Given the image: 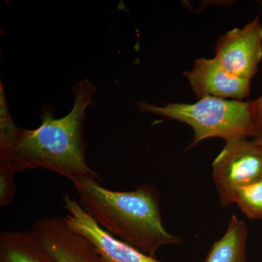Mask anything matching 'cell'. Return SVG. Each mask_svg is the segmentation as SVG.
Returning <instances> with one entry per match:
<instances>
[{"label":"cell","mask_w":262,"mask_h":262,"mask_svg":"<svg viewBox=\"0 0 262 262\" xmlns=\"http://www.w3.org/2000/svg\"><path fill=\"white\" fill-rule=\"evenodd\" d=\"M97 88L84 79L73 84V107L62 118L45 104L40 126L26 130L15 125L8 106L0 108V163L15 173L46 169L72 181L91 177L100 181L98 173L88 165L87 143L84 137L86 110L95 101Z\"/></svg>","instance_id":"obj_1"},{"label":"cell","mask_w":262,"mask_h":262,"mask_svg":"<svg viewBox=\"0 0 262 262\" xmlns=\"http://www.w3.org/2000/svg\"><path fill=\"white\" fill-rule=\"evenodd\" d=\"M98 181L81 177L72 182L79 204L108 233L153 258L161 246L180 244L182 239L164 227L156 187L143 184L122 192Z\"/></svg>","instance_id":"obj_2"},{"label":"cell","mask_w":262,"mask_h":262,"mask_svg":"<svg viewBox=\"0 0 262 262\" xmlns=\"http://www.w3.org/2000/svg\"><path fill=\"white\" fill-rule=\"evenodd\" d=\"M138 106L144 113L168 117L192 127L194 138L188 149L209 138L227 141L253 137L254 133L249 101L207 96L191 104L169 103L158 106L140 102Z\"/></svg>","instance_id":"obj_3"},{"label":"cell","mask_w":262,"mask_h":262,"mask_svg":"<svg viewBox=\"0 0 262 262\" xmlns=\"http://www.w3.org/2000/svg\"><path fill=\"white\" fill-rule=\"evenodd\" d=\"M212 168L219 201L227 208L234 204L239 189L262 178V149L247 139L226 141Z\"/></svg>","instance_id":"obj_4"},{"label":"cell","mask_w":262,"mask_h":262,"mask_svg":"<svg viewBox=\"0 0 262 262\" xmlns=\"http://www.w3.org/2000/svg\"><path fill=\"white\" fill-rule=\"evenodd\" d=\"M62 203L66 211L63 217L66 224L91 243L103 262H163L108 233L68 193L63 195Z\"/></svg>","instance_id":"obj_5"},{"label":"cell","mask_w":262,"mask_h":262,"mask_svg":"<svg viewBox=\"0 0 262 262\" xmlns=\"http://www.w3.org/2000/svg\"><path fill=\"white\" fill-rule=\"evenodd\" d=\"M215 59L229 73L251 81L262 59V24L258 17L242 29L235 28L220 38Z\"/></svg>","instance_id":"obj_6"},{"label":"cell","mask_w":262,"mask_h":262,"mask_svg":"<svg viewBox=\"0 0 262 262\" xmlns=\"http://www.w3.org/2000/svg\"><path fill=\"white\" fill-rule=\"evenodd\" d=\"M32 230L56 262H103L91 243L72 230L63 217L38 220Z\"/></svg>","instance_id":"obj_7"},{"label":"cell","mask_w":262,"mask_h":262,"mask_svg":"<svg viewBox=\"0 0 262 262\" xmlns=\"http://www.w3.org/2000/svg\"><path fill=\"white\" fill-rule=\"evenodd\" d=\"M196 98L213 96L242 101L251 91V81L229 73L215 58H200L184 73Z\"/></svg>","instance_id":"obj_8"},{"label":"cell","mask_w":262,"mask_h":262,"mask_svg":"<svg viewBox=\"0 0 262 262\" xmlns=\"http://www.w3.org/2000/svg\"><path fill=\"white\" fill-rule=\"evenodd\" d=\"M0 262H56L33 230L0 234Z\"/></svg>","instance_id":"obj_9"},{"label":"cell","mask_w":262,"mask_h":262,"mask_svg":"<svg viewBox=\"0 0 262 262\" xmlns=\"http://www.w3.org/2000/svg\"><path fill=\"white\" fill-rule=\"evenodd\" d=\"M247 238L246 223L232 215L225 234L213 244L205 262H246Z\"/></svg>","instance_id":"obj_10"},{"label":"cell","mask_w":262,"mask_h":262,"mask_svg":"<svg viewBox=\"0 0 262 262\" xmlns=\"http://www.w3.org/2000/svg\"><path fill=\"white\" fill-rule=\"evenodd\" d=\"M234 203L250 220H262V178L239 189Z\"/></svg>","instance_id":"obj_11"},{"label":"cell","mask_w":262,"mask_h":262,"mask_svg":"<svg viewBox=\"0 0 262 262\" xmlns=\"http://www.w3.org/2000/svg\"><path fill=\"white\" fill-rule=\"evenodd\" d=\"M15 172L5 164L0 163V206H9L16 195Z\"/></svg>","instance_id":"obj_12"},{"label":"cell","mask_w":262,"mask_h":262,"mask_svg":"<svg viewBox=\"0 0 262 262\" xmlns=\"http://www.w3.org/2000/svg\"><path fill=\"white\" fill-rule=\"evenodd\" d=\"M249 106L254 125L253 138L259 139L262 137V95L256 99L249 101Z\"/></svg>","instance_id":"obj_13"},{"label":"cell","mask_w":262,"mask_h":262,"mask_svg":"<svg viewBox=\"0 0 262 262\" xmlns=\"http://www.w3.org/2000/svg\"><path fill=\"white\" fill-rule=\"evenodd\" d=\"M252 141L256 145L259 146V147H261L262 149V137L259 138V139H253Z\"/></svg>","instance_id":"obj_14"}]
</instances>
